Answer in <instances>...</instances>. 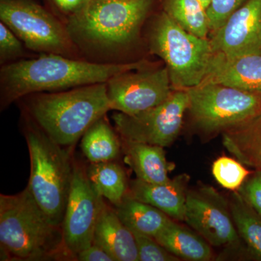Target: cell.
Listing matches in <instances>:
<instances>
[{
  "instance_id": "1",
  "label": "cell",
  "mask_w": 261,
  "mask_h": 261,
  "mask_svg": "<svg viewBox=\"0 0 261 261\" xmlns=\"http://www.w3.org/2000/svg\"><path fill=\"white\" fill-rule=\"evenodd\" d=\"M149 66L150 63L145 61L121 64L97 63L56 54L12 62L2 65L0 70L1 108L34 94L107 83L120 73Z\"/></svg>"
},
{
  "instance_id": "2",
  "label": "cell",
  "mask_w": 261,
  "mask_h": 261,
  "mask_svg": "<svg viewBox=\"0 0 261 261\" xmlns=\"http://www.w3.org/2000/svg\"><path fill=\"white\" fill-rule=\"evenodd\" d=\"M0 245L8 260H73L62 228L51 222L27 187L16 195H0Z\"/></svg>"
},
{
  "instance_id": "3",
  "label": "cell",
  "mask_w": 261,
  "mask_h": 261,
  "mask_svg": "<svg viewBox=\"0 0 261 261\" xmlns=\"http://www.w3.org/2000/svg\"><path fill=\"white\" fill-rule=\"evenodd\" d=\"M27 110L32 121L51 140L62 147H69L111 111L107 83L32 94Z\"/></svg>"
},
{
  "instance_id": "4",
  "label": "cell",
  "mask_w": 261,
  "mask_h": 261,
  "mask_svg": "<svg viewBox=\"0 0 261 261\" xmlns=\"http://www.w3.org/2000/svg\"><path fill=\"white\" fill-rule=\"evenodd\" d=\"M154 0H92L81 13L67 19L75 45L114 53L130 45L152 9Z\"/></svg>"
},
{
  "instance_id": "5",
  "label": "cell",
  "mask_w": 261,
  "mask_h": 261,
  "mask_svg": "<svg viewBox=\"0 0 261 261\" xmlns=\"http://www.w3.org/2000/svg\"><path fill=\"white\" fill-rule=\"evenodd\" d=\"M24 132L31 164L27 188L51 222L61 227L73 180L69 154L33 121Z\"/></svg>"
},
{
  "instance_id": "6",
  "label": "cell",
  "mask_w": 261,
  "mask_h": 261,
  "mask_svg": "<svg viewBox=\"0 0 261 261\" xmlns=\"http://www.w3.org/2000/svg\"><path fill=\"white\" fill-rule=\"evenodd\" d=\"M151 53L166 63L173 89H188L205 79L214 51L209 38L190 34L164 11L156 15L148 33Z\"/></svg>"
},
{
  "instance_id": "7",
  "label": "cell",
  "mask_w": 261,
  "mask_h": 261,
  "mask_svg": "<svg viewBox=\"0 0 261 261\" xmlns=\"http://www.w3.org/2000/svg\"><path fill=\"white\" fill-rule=\"evenodd\" d=\"M186 90L192 124L207 137L222 134L261 112L258 94L214 83H201Z\"/></svg>"
},
{
  "instance_id": "8",
  "label": "cell",
  "mask_w": 261,
  "mask_h": 261,
  "mask_svg": "<svg viewBox=\"0 0 261 261\" xmlns=\"http://www.w3.org/2000/svg\"><path fill=\"white\" fill-rule=\"evenodd\" d=\"M0 20L31 50L74 58L77 47L66 25L31 0H1Z\"/></svg>"
},
{
  "instance_id": "9",
  "label": "cell",
  "mask_w": 261,
  "mask_h": 261,
  "mask_svg": "<svg viewBox=\"0 0 261 261\" xmlns=\"http://www.w3.org/2000/svg\"><path fill=\"white\" fill-rule=\"evenodd\" d=\"M188 107L186 89H173L155 107L136 115L118 112L112 118L121 139L167 147L178 138Z\"/></svg>"
},
{
  "instance_id": "10",
  "label": "cell",
  "mask_w": 261,
  "mask_h": 261,
  "mask_svg": "<svg viewBox=\"0 0 261 261\" xmlns=\"http://www.w3.org/2000/svg\"><path fill=\"white\" fill-rule=\"evenodd\" d=\"M185 221L211 247L229 251L241 249L242 240L233 222L229 202L214 187L201 186L189 190Z\"/></svg>"
},
{
  "instance_id": "11",
  "label": "cell",
  "mask_w": 261,
  "mask_h": 261,
  "mask_svg": "<svg viewBox=\"0 0 261 261\" xmlns=\"http://www.w3.org/2000/svg\"><path fill=\"white\" fill-rule=\"evenodd\" d=\"M104 203L87 171L80 165H73V180L61 226L65 249L73 260L79 252L93 244L94 230Z\"/></svg>"
},
{
  "instance_id": "12",
  "label": "cell",
  "mask_w": 261,
  "mask_h": 261,
  "mask_svg": "<svg viewBox=\"0 0 261 261\" xmlns=\"http://www.w3.org/2000/svg\"><path fill=\"white\" fill-rule=\"evenodd\" d=\"M111 110L136 115L164 102L173 89L167 67L151 66L130 70L107 82Z\"/></svg>"
},
{
  "instance_id": "13",
  "label": "cell",
  "mask_w": 261,
  "mask_h": 261,
  "mask_svg": "<svg viewBox=\"0 0 261 261\" xmlns=\"http://www.w3.org/2000/svg\"><path fill=\"white\" fill-rule=\"evenodd\" d=\"M209 39L214 53L226 56L261 51V0H247Z\"/></svg>"
},
{
  "instance_id": "14",
  "label": "cell",
  "mask_w": 261,
  "mask_h": 261,
  "mask_svg": "<svg viewBox=\"0 0 261 261\" xmlns=\"http://www.w3.org/2000/svg\"><path fill=\"white\" fill-rule=\"evenodd\" d=\"M201 83L223 84L261 95V51L235 56L214 53Z\"/></svg>"
},
{
  "instance_id": "15",
  "label": "cell",
  "mask_w": 261,
  "mask_h": 261,
  "mask_svg": "<svg viewBox=\"0 0 261 261\" xmlns=\"http://www.w3.org/2000/svg\"><path fill=\"white\" fill-rule=\"evenodd\" d=\"M190 180L186 173L162 184H149L136 178L130 181L127 195L154 206L175 221H185Z\"/></svg>"
},
{
  "instance_id": "16",
  "label": "cell",
  "mask_w": 261,
  "mask_h": 261,
  "mask_svg": "<svg viewBox=\"0 0 261 261\" xmlns=\"http://www.w3.org/2000/svg\"><path fill=\"white\" fill-rule=\"evenodd\" d=\"M93 244L104 249L116 261H139L133 233L106 202L94 230Z\"/></svg>"
},
{
  "instance_id": "17",
  "label": "cell",
  "mask_w": 261,
  "mask_h": 261,
  "mask_svg": "<svg viewBox=\"0 0 261 261\" xmlns=\"http://www.w3.org/2000/svg\"><path fill=\"white\" fill-rule=\"evenodd\" d=\"M165 147L122 139L125 161L137 178L149 184H162L171 179L169 172L174 164L166 159Z\"/></svg>"
},
{
  "instance_id": "18",
  "label": "cell",
  "mask_w": 261,
  "mask_h": 261,
  "mask_svg": "<svg viewBox=\"0 0 261 261\" xmlns=\"http://www.w3.org/2000/svg\"><path fill=\"white\" fill-rule=\"evenodd\" d=\"M181 260L210 261L214 259L211 245L195 230L172 221L154 238Z\"/></svg>"
},
{
  "instance_id": "19",
  "label": "cell",
  "mask_w": 261,
  "mask_h": 261,
  "mask_svg": "<svg viewBox=\"0 0 261 261\" xmlns=\"http://www.w3.org/2000/svg\"><path fill=\"white\" fill-rule=\"evenodd\" d=\"M221 135L228 152L245 166L261 171V112Z\"/></svg>"
},
{
  "instance_id": "20",
  "label": "cell",
  "mask_w": 261,
  "mask_h": 261,
  "mask_svg": "<svg viewBox=\"0 0 261 261\" xmlns=\"http://www.w3.org/2000/svg\"><path fill=\"white\" fill-rule=\"evenodd\" d=\"M117 215L130 231L155 238L172 219L154 206L127 195L115 207Z\"/></svg>"
},
{
  "instance_id": "21",
  "label": "cell",
  "mask_w": 261,
  "mask_h": 261,
  "mask_svg": "<svg viewBox=\"0 0 261 261\" xmlns=\"http://www.w3.org/2000/svg\"><path fill=\"white\" fill-rule=\"evenodd\" d=\"M81 147L91 163L115 161L123 150L122 142L105 116L86 130L82 137Z\"/></svg>"
},
{
  "instance_id": "22",
  "label": "cell",
  "mask_w": 261,
  "mask_h": 261,
  "mask_svg": "<svg viewBox=\"0 0 261 261\" xmlns=\"http://www.w3.org/2000/svg\"><path fill=\"white\" fill-rule=\"evenodd\" d=\"M95 190L103 198L117 207L128 193L129 184L124 169L115 161L91 163L86 169Z\"/></svg>"
},
{
  "instance_id": "23",
  "label": "cell",
  "mask_w": 261,
  "mask_h": 261,
  "mask_svg": "<svg viewBox=\"0 0 261 261\" xmlns=\"http://www.w3.org/2000/svg\"><path fill=\"white\" fill-rule=\"evenodd\" d=\"M230 210L239 236L247 247V251L261 260V216L250 207L238 191L229 199Z\"/></svg>"
},
{
  "instance_id": "24",
  "label": "cell",
  "mask_w": 261,
  "mask_h": 261,
  "mask_svg": "<svg viewBox=\"0 0 261 261\" xmlns=\"http://www.w3.org/2000/svg\"><path fill=\"white\" fill-rule=\"evenodd\" d=\"M163 9L187 32L208 38L211 29L207 12L199 0H163Z\"/></svg>"
},
{
  "instance_id": "25",
  "label": "cell",
  "mask_w": 261,
  "mask_h": 261,
  "mask_svg": "<svg viewBox=\"0 0 261 261\" xmlns=\"http://www.w3.org/2000/svg\"><path fill=\"white\" fill-rule=\"evenodd\" d=\"M213 176L223 188L238 191L251 173L240 161L228 156H221L212 165Z\"/></svg>"
},
{
  "instance_id": "26",
  "label": "cell",
  "mask_w": 261,
  "mask_h": 261,
  "mask_svg": "<svg viewBox=\"0 0 261 261\" xmlns=\"http://www.w3.org/2000/svg\"><path fill=\"white\" fill-rule=\"evenodd\" d=\"M138 251L139 261H179L152 237L132 231Z\"/></svg>"
},
{
  "instance_id": "27",
  "label": "cell",
  "mask_w": 261,
  "mask_h": 261,
  "mask_svg": "<svg viewBox=\"0 0 261 261\" xmlns=\"http://www.w3.org/2000/svg\"><path fill=\"white\" fill-rule=\"evenodd\" d=\"M247 0H211L206 10L211 33L224 25L233 12L236 11Z\"/></svg>"
},
{
  "instance_id": "28",
  "label": "cell",
  "mask_w": 261,
  "mask_h": 261,
  "mask_svg": "<svg viewBox=\"0 0 261 261\" xmlns=\"http://www.w3.org/2000/svg\"><path fill=\"white\" fill-rule=\"evenodd\" d=\"M23 43L5 24L0 23V63L5 65L23 56Z\"/></svg>"
},
{
  "instance_id": "29",
  "label": "cell",
  "mask_w": 261,
  "mask_h": 261,
  "mask_svg": "<svg viewBox=\"0 0 261 261\" xmlns=\"http://www.w3.org/2000/svg\"><path fill=\"white\" fill-rule=\"evenodd\" d=\"M245 202L261 216V171L249 175L238 191Z\"/></svg>"
},
{
  "instance_id": "30",
  "label": "cell",
  "mask_w": 261,
  "mask_h": 261,
  "mask_svg": "<svg viewBox=\"0 0 261 261\" xmlns=\"http://www.w3.org/2000/svg\"><path fill=\"white\" fill-rule=\"evenodd\" d=\"M57 9L67 19L81 13L85 9L92 0H51Z\"/></svg>"
},
{
  "instance_id": "31",
  "label": "cell",
  "mask_w": 261,
  "mask_h": 261,
  "mask_svg": "<svg viewBox=\"0 0 261 261\" xmlns=\"http://www.w3.org/2000/svg\"><path fill=\"white\" fill-rule=\"evenodd\" d=\"M75 260L79 261H116L112 255L102 247L92 244L75 255Z\"/></svg>"
},
{
  "instance_id": "32",
  "label": "cell",
  "mask_w": 261,
  "mask_h": 261,
  "mask_svg": "<svg viewBox=\"0 0 261 261\" xmlns=\"http://www.w3.org/2000/svg\"><path fill=\"white\" fill-rule=\"evenodd\" d=\"M201 4L203 5L204 8L207 10V8H208L209 5H210L211 0H199Z\"/></svg>"
}]
</instances>
